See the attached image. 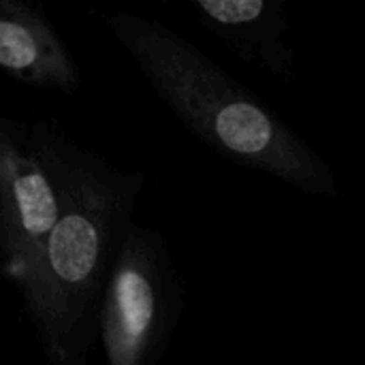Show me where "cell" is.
Instances as JSON below:
<instances>
[{
  "instance_id": "5b68a950",
  "label": "cell",
  "mask_w": 365,
  "mask_h": 365,
  "mask_svg": "<svg viewBox=\"0 0 365 365\" xmlns=\"http://www.w3.org/2000/svg\"><path fill=\"white\" fill-rule=\"evenodd\" d=\"M197 21L235 58L291 86L297 51L291 45L287 0H192Z\"/></svg>"
},
{
  "instance_id": "277c9868",
  "label": "cell",
  "mask_w": 365,
  "mask_h": 365,
  "mask_svg": "<svg viewBox=\"0 0 365 365\" xmlns=\"http://www.w3.org/2000/svg\"><path fill=\"white\" fill-rule=\"evenodd\" d=\"M186 308V289L158 229L135 222L111 272L98 323L107 365H158Z\"/></svg>"
},
{
  "instance_id": "8992f818",
  "label": "cell",
  "mask_w": 365,
  "mask_h": 365,
  "mask_svg": "<svg viewBox=\"0 0 365 365\" xmlns=\"http://www.w3.org/2000/svg\"><path fill=\"white\" fill-rule=\"evenodd\" d=\"M0 73L11 81L77 94L81 68L45 11L28 0H0Z\"/></svg>"
},
{
  "instance_id": "3957f363",
  "label": "cell",
  "mask_w": 365,
  "mask_h": 365,
  "mask_svg": "<svg viewBox=\"0 0 365 365\" xmlns=\"http://www.w3.org/2000/svg\"><path fill=\"white\" fill-rule=\"evenodd\" d=\"M68 145L47 118L0 113V278L19 289L66 199Z\"/></svg>"
},
{
  "instance_id": "6da1fadb",
  "label": "cell",
  "mask_w": 365,
  "mask_h": 365,
  "mask_svg": "<svg viewBox=\"0 0 365 365\" xmlns=\"http://www.w3.org/2000/svg\"><path fill=\"white\" fill-rule=\"evenodd\" d=\"M105 26L152 92L212 154L308 197L340 199L334 167L255 90L167 24L113 11Z\"/></svg>"
},
{
  "instance_id": "7a4b0ae2",
  "label": "cell",
  "mask_w": 365,
  "mask_h": 365,
  "mask_svg": "<svg viewBox=\"0 0 365 365\" xmlns=\"http://www.w3.org/2000/svg\"><path fill=\"white\" fill-rule=\"evenodd\" d=\"M145 180L143 171L113 167L71 141L62 214L17 289L47 365L90 361L105 291Z\"/></svg>"
}]
</instances>
